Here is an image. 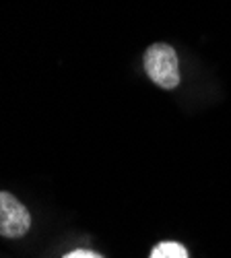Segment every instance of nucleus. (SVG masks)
Segmentation results:
<instances>
[{"mask_svg":"<svg viewBox=\"0 0 231 258\" xmlns=\"http://www.w3.org/2000/svg\"><path fill=\"white\" fill-rule=\"evenodd\" d=\"M144 71L149 79L163 89H174L180 85L178 54L167 44H155L144 52Z\"/></svg>","mask_w":231,"mask_h":258,"instance_id":"nucleus-1","label":"nucleus"},{"mask_svg":"<svg viewBox=\"0 0 231 258\" xmlns=\"http://www.w3.org/2000/svg\"><path fill=\"white\" fill-rule=\"evenodd\" d=\"M31 227V215L11 192H0V235L21 238Z\"/></svg>","mask_w":231,"mask_h":258,"instance_id":"nucleus-2","label":"nucleus"},{"mask_svg":"<svg viewBox=\"0 0 231 258\" xmlns=\"http://www.w3.org/2000/svg\"><path fill=\"white\" fill-rule=\"evenodd\" d=\"M149 258H188V250L180 242H159Z\"/></svg>","mask_w":231,"mask_h":258,"instance_id":"nucleus-3","label":"nucleus"},{"mask_svg":"<svg viewBox=\"0 0 231 258\" xmlns=\"http://www.w3.org/2000/svg\"><path fill=\"white\" fill-rule=\"evenodd\" d=\"M62 258H103V256L93 250H87V248H76V250H70L68 254H64Z\"/></svg>","mask_w":231,"mask_h":258,"instance_id":"nucleus-4","label":"nucleus"}]
</instances>
